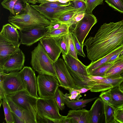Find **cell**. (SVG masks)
Segmentation results:
<instances>
[{
    "label": "cell",
    "mask_w": 123,
    "mask_h": 123,
    "mask_svg": "<svg viewBox=\"0 0 123 123\" xmlns=\"http://www.w3.org/2000/svg\"><path fill=\"white\" fill-rule=\"evenodd\" d=\"M37 90L39 98H54L59 86L55 76L49 74H39L37 77Z\"/></svg>",
    "instance_id": "8992f818"
},
{
    "label": "cell",
    "mask_w": 123,
    "mask_h": 123,
    "mask_svg": "<svg viewBox=\"0 0 123 123\" xmlns=\"http://www.w3.org/2000/svg\"><path fill=\"white\" fill-rule=\"evenodd\" d=\"M115 119L117 123H123V109H117L115 115Z\"/></svg>",
    "instance_id": "ee69618b"
},
{
    "label": "cell",
    "mask_w": 123,
    "mask_h": 123,
    "mask_svg": "<svg viewBox=\"0 0 123 123\" xmlns=\"http://www.w3.org/2000/svg\"><path fill=\"white\" fill-rule=\"evenodd\" d=\"M19 72L26 90L33 96L39 98L37 93V77L35 72L31 67L28 66L24 67Z\"/></svg>",
    "instance_id": "5bb4252c"
},
{
    "label": "cell",
    "mask_w": 123,
    "mask_h": 123,
    "mask_svg": "<svg viewBox=\"0 0 123 123\" xmlns=\"http://www.w3.org/2000/svg\"><path fill=\"white\" fill-rule=\"evenodd\" d=\"M82 12L80 9H74L67 11L62 14L57 20L62 23L67 24L69 20L77 13Z\"/></svg>",
    "instance_id": "f546056e"
},
{
    "label": "cell",
    "mask_w": 123,
    "mask_h": 123,
    "mask_svg": "<svg viewBox=\"0 0 123 123\" xmlns=\"http://www.w3.org/2000/svg\"><path fill=\"white\" fill-rule=\"evenodd\" d=\"M0 97L8 96L26 89L20 72L6 73L0 71Z\"/></svg>",
    "instance_id": "277c9868"
},
{
    "label": "cell",
    "mask_w": 123,
    "mask_h": 123,
    "mask_svg": "<svg viewBox=\"0 0 123 123\" xmlns=\"http://www.w3.org/2000/svg\"><path fill=\"white\" fill-rule=\"evenodd\" d=\"M80 94L78 93L69 95L68 94L66 93L65 94H64V96L65 97L71 100L78 99L82 96Z\"/></svg>",
    "instance_id": "bcb514c9"
},
{
    "label": "cell",
    "mask_w": 123,
    "mask_h": 123,
    "mask_svg": "<svg viewBox=\"0 0 123 123\" xmlns=\"http://www.w3.org/2000/svg\"><path fill=\"white\" fill-rule=\"evenodd\" d=\"M123 50V46L117 49L108 55L91 63L87 66L86 69L89 74L95 69L107 63L111 56L118 52Z\"/></svg>",
    "instance_id": "603a6c76"
},
{
    "label": "cell",
    "mask_w": 123,
    "mask_h": 123,
    "mask_svg": "<svg viewBox=\"0 0 123 123\" xmlns=\"http://www.w3.org/2000/svg\"><path fill=\"white\" fill-rule=\"evenodd\" d=\"M90 123H101L105 121L104 102L100 98L96 100L89 111Z\"/></svg>",
    "instance_id": "2e32d148"
},
{
    "label": "cell",
    "mask_w": 123,
    "mask_h": 123,
    "mask_svg": "<svg viewBox=\"0 0 123 123\" xmlns=\"http://www.w3.org/2000/svg\"><path fill=\"white\" fill-rule=\"evenodd\" d=\"M113 64V63H106L95 69L89 75L104 77L106 72Z\"/></svg>",
    "instance_id": "d6a6232c"
},
{
    "label": "cell",
    "mask_w": 123,
    "mask_h": 123,
    "mask_svg": "<svg viewBox=\"0 0 123 123\" xmlns=\"http://www.w3.org/2000/svg\"><path fill=\"white\" fill-rule=\"evenodd\" d=\"M85 3L86 8V12L92 13L94 9L98 5L102 4L104 0H81Z\"/></svg>",
    "instance_id": "1f68e13d"
},
{
    "label": "cell",
    "mask_w": 123,
    "mask_h": 123,
    "mask_svg": "<svg viewBox=\"0 0 123 123\" xmlns=\"http://www.w3.org/2000/svg\"><path fill=\"white\" fill-rule=\"evenodd\" d=\"M25 6L22 13L9 16L8 21L21 31L37 27H45L50 21L34 9L30 3L23 0Z\"/></svg>",
    "instance_id": "7a4b0ae2"
},
{
    "label": "cell",
    "mask_w": 123,
    "mask_h": 123,
    "mask_svg": "<svg viewBox=\"0 0 123 123\" xmlns=\"http://www.w3.org/2000/svg\"><path fill=\"white\" fill-rule=\"evenodd\" d=\"M25 1L31 4L32 5L36 4L37 3H39L41 4L42 2L44 0H25Z\"/></svg>",
    "instance_id": "681fc988"
},
{
    "label": "cell",
    "mask_w": 123,
    "mask_h": 123,
    "mask_svg": "<svg viewBox=\"0 0 123 123\" xmlns=\"http://www.w3.org/2000/svg\"><path fill=\"white\" fill-rule=\"evenodd\" d=\"M53 64L59 86H65L78 89L74 80L69 73L64 60L58 58Z\"/></svg>",
    "instance_id": "30bf717a"
},
{
    "label": "cell",
    "mask_w": 123,
    "mask_h": 123,
    "mask_svg": "<svg viewBox=\"0 0 123 123\" xmlns=\"http://www.w3.org/2000/svg\"><path fill=\"white\" fill-rule=\"evenodd\" d=\"M54 98L59 110L62 111L65 108V101L64 94L58 88L54 95Z\"/></svg>",
    "instance_id": "4dcf8cb0"
},
{
    "label": "cell",
    "mask_w": 123,
    "mask_h": 123,
    "mask_svg": "<svg viewBox=\"0 0 123 123\" xmlns=\"http://www.w3.org/2000/svg\"><path fill=\"white\" fill-rule=\"evenodd\" d=\"M62 56L68 71L73 77H89L90 75L86 69L87 66L78 59L69 54Z\"/></svg>",
    "instance_id": "7c38bea8"
},
{
    "label": "cell",
    "mask_w": 123,
    "mask_h": 123,
    "mask_svg": "<svg viewBox=\"0 0 123 123\" xmlns=\"http://www.w3.org/2000/svg\"><path fill=\"white\" fill-rule=\"evenodd\" d=\"M48 29L46 27H37L20 31L21 44L30 46L46 36Z\"/></svg>",
    "instance_id": "8fae6325"
},
{
    "label": "cell",
    "mask_w": 123,
    "mask_h": 123,
    "mask_svg": "<svg viewBox=\"0 0 123 123\" xmlns=\"http://www.w3.org/2000/svg\"><path fill=\"white\" fill-rule=\"evenodd\" d=\"M75 47L77 55L85 57L86 56L83 51V47L81 46L74 33L72 34Z\"/></svg>",
    "instance_id": "d590c367"
},
{
    "label": "cell",
    "mask_w": 123,
    "mask_h": 123,
    "mask_svg": "<svg viewBox=\"0 0 123 123\" xmlns=\"http://www.w3.org/2000/svg\"><path fill=\"white\" fill-rule=\"evenodd\" d=\"M87 57L91 62L100 59L123 46V19L101 25L94 37L84 43Z\"/></svg>",
    "instance_id": "6da1fadb"
},
{
    "label": "cell",
    "mask_w": 123,
    "mask_h": 123,
    "mask_svg": "<svg viewBox=\"0 0 123 123\" xmlns=\"http://www.w3.org/2000/svg\"><path fill=\"white\" fill-rule=\"evenodd\" d=\"M25 9L24 2V4H23L21 0H18L16 3L13 7V10L15 15L22 13L24 11Z\"/></svg>",
    "instance_id": "ab89813d"
},
{
    "label": "cell",
    "mask_w": 123,
    "mask_h": 123,
    "mask_svg": "<svg viewBox=\"0 0 123 123\" xmlns=\"http://www.w3.org/2000/svg\"><path fill=\"white\" fill-rule=\"evenodd\" d=\"M89 78L92 80H98L104 79L105 77L99 76H94L90 75Z\"/></svg>",
    "instance_id": "f907efd6"
},
{
    "label": "cell",
    "mask_w": 123,
    "mask_h": 123,
    "mask_svg": "<svg viewBox=\"0 0 123 123\" xmlns=\"http://www.w3.org/2000/svg\"><path fill=\"white\" fill-rule=\"evenodd\" d=\"M40 42L31 52V64L32 68L39 74H47L56 77L53 64Z\"/></svg>",
    "instance_id": "3957f363"
},
{
    "label": "cell",
    "mask_w": 123,
    "mask_h": 123,
    "mask_svg": "<svg viewBox=\"0 0 123 123\" xmlns=\"http://www.w3.org/2000/svg\"><path fill=\"white\" fill-rule=\"evenodd\" d=\"M21 43H13L0 36V66L8 58L19 48Z\"/></svg>",
    "instance_id": "e0dca14e"
},
{
    "label": "cell",
    "mask_w": 123,
    "mask_h": 123,
    "mask_svg": "<svg viewBox=\"0 0 123 123\" xmlns=\"http://www.w3.org/2000/svg\"><path fill=\"white\" fill-rule=\"evenodd\" d=\"M69 26L67 24L62 23L59 28L47 33L46 36L54 37L68 34Z\"/></svg>",
    "instance_id": "83f0119b"
},
{
    "label": "cell",
    "mask_w": 123,
    "mask_h": 123,
    "mask_svg": "<svg viewBox=\"0 0 123 123\" xmlns=\"http://www.w3.org/2000/svg\"><path fill=\"white\" fill-rule=\"evenodd\" d=\"M119 87L122 91L123 92V80L119 85Z\"/></svg>",
    "instance_id": "816d5d0a"
},
{
    "label": "cell",
    "mask_w": 123,
    "mask_h": 123,
    "mask_svg": "<svg viewBox=\"0 0 123 123\" xmlns=\"http://www.w3.org/2000/svg\"><path fill=\"white\" fill-rule=\"evenodd\" d=\"M52 37L55 40L61 49L62 55H66L68 54L69 42L68 33Z\"/></svg>",
    "instance_id": "484cf974"
},
{
    "label": "cell",
    "mask_w": 123,
    "mask_h": 123,
    "mask_svg": "<svg viewBox=\"0 0 123 123\" xmlns=\"http://www.w3.org/2000/svg\"><path fill=\"white\" fill-rule=\"evenodd\" d=\"M66 117L71 123H90L89 111L85 109L72 110L68 111Z\"/></svg>",
    "instance_id": "ffe728a7"
},
{
    "label": "cell",
    "mask_w": 123,
    "mask_h": 123,
    "mask_svg": "<svg viewBox=\"0 0 123 123\" xmlns=\"http://www.w3.org/2000/svg\"><path fill=\"white\" fill-rule=\"evenodd\" d=\"M12 112L14 121V123H24V122L18 117L14 113Z\"/></svg>",
    "instance_id": "c3c4849f"
},
{
    "label": "cell",
    "mask_w": 123,
    "mask_h": 123,
    "mask_svg": "<svg viewBox=\"0 0 123 123\" xmlns=\"http://www.w3.org/2000/svg\"><path fill=\"white\" fill-rule=\"evenodd\" d=\"M111 97L110 105L116 110L123 108V92L120 89L119 85L110 89Z\"/></svg>",
    "instance_id": "7402d4cb"
},
{
    "label": "cell",
    "mask_w": 123,
    "mask_h": 123,
    "mask_svg": "<svg viewBox=\"0 0 123 123\" xmlns=\"http://www.w3.org/2000/svg\"><path fill=\"white\" fill-rule=\"evenodd\" d=\"M18 0H3L1 5L4 8L8 10L13 15H15L13 11L14 6Z\"/></svg>",
    "instance_id": "8d00e7d4"
},
{
    "label": "cell",
    "mask_w": 123,
    "mask_h": 123,
    "mask_svg": "<svg viewBox=\"0 0 123 123\" xmlns=\"http://www.w3.org/2000/svg\"><path fill=\"white\" fill-rule=\"evenodd\" d=\"M110 6L121 13H123V1L122 0H105Z\"/></svg>",
    "instance_id": "836d02e7"
},
{
    "label": "cell",
    "mask_w": 123,
    "mask_h": 123,
    "mask_svg": "<svg viewBox=\"0 0 123 123\" xmlns=\"http://www.w3.org/2000/svg\"><path fill=\"white\" fill-rule=\"evenodd\" d=\"M105 77L100 80L91 79L88 83V88L91 92H103L120 85L123 80L120 75Z\"/></svg>",
    "instance_id": "9c48e42d"
},
{
    "label": "cell",
    "mask_w": 123,
    "mask_h": 123,
    "mask_svg": "<svg viewBox=\"0 0 123 123\" xmlns=\"http://www.w3.org/2000/svg\"><path fill=\"white\" fill-rule=\"evenodd\" d=\"M62 24L57 20L50 21L49 25L46 27L48 29L47 33L59 28Z\"/></svg>",
    "instance_id": "b9f144b4"
},
{
    "label": "cell",
    "mask_w": 123,
    "mask_h": 123,
    "mask_svg": "<svg viewBox=\"0 0 123 123\" xmlns=\"http://www.w3.org/2000/svg\"></svg>",
    "instance_id": "11a10c76"
},
{
    "label": "cell",
    "mask_w": 123,
    "mask_h": 123,
    "mask_svg": "<svg viewBox=\"0 0 123 123\" xmlns=\"http://www.w3.org/2000/svg\"><path fill=\"white\" fill-rule=\"evenodd\" d=\"M86 12H80L75 14L67 23L69 27V26L76 24L80 21L83 18Z\"/></svg>",
    "instance_id": "74e56055"
},
{
    "label": "cell",
    "mask_w": 123,
    "mask_h": 123,
    "mask_svg": "<svg viewBox=\"0 0 123 123\" xmlns=\"http://www.w3.org/2000/svg\"><path fill=\"white\" fill-rule=\"evenodd\" d=\"M65 103L67 106L72 110L81 109L86 106V104L96 99L95 97L88 99L70 100L64 97Z\"/></svg>",
    "instance_id": "cb8c5ba5"
},
{
    "label": "cell",
    "mask_w": 123,
    "mask_h": 123,
    "mask_svg": "<svg viewBox=\"0 0 123 123\" xmlns=\"http://www.w3.org/2000/svg\"><path fill=\"white\" fill-rule=\"evenodd\" d=\"M2 104L4 109L5 120L7 123H14L12 112L5 97L2 100Z\"/></svg>",
    "instance_id": "f1b7e54d"
},
{
    "label": "cell",
    "mask_w": 123,
    "mask_h": 123,
    "mask_svg": "<svg viewBox=\"0 0 123 123\" xmlns=\"http://www.w3.org/2000/svg\"><path fill=\"white\" fill-rule=\"evenodd\" d=\"M5 98L12 112L18 117L24 123H37L34 115L16 105L8 96H5Z\"/></svg>",
    "instance_id": "ac0fdd59"
},
{
    "label": "cell",
    "mask_w": 123,
    "mask_h": 123,
    "mask_svg": "<svg viewBox=\"0 0 123 123\" xmlns=\"http://www.w3.org/2000/svg\"><path fill=\"white\" fill-rule=\"evenodd\" d=\"M37 108V114L52 120L54 123H60L65 116L60 114L59 108L54 98H38Z\"/></svg>",
    "instance_id": "5b68a950"
},
{
    "label": "cell",
    "mask_w": 123,
    "mask_h": 123,
    "mask_svg": "<svg viewBox=\"0 0 123 123\" xmlns=\"http://www.w3.org/2000/svg\"><path fill=\"white\" fill-rule=\"evenodd\" d=\"M104 102L105 123H117L115 119L117 110L110 105Z\"/></svg>",
    "instance_id": "4316f807"
},
{
    "label": "cell",
    "mask_w": 123,
    "mask_h": 123,
    "mask_svg": "<svg viewBox=\"0 0 123 123\" xmlns=\"http://www.w3.org/2000/svg\"><path fill=\"white\" fill-rule=\"evenodd\" d=\"M120 76L123 79V71L120 73Z\"/></svg>",
    "instance_id": "db71d44e"
},
{
    "label": "cell",
    "mask_w": 123,
    "mask_h": 123,
    "mask_svg": "<svg viewBox=\"0 0 123 123\" xmlns=\"http://www.w3.org/2000/svg\"><path fill=\"white\" fill-rule=\"evenodd\" d=\"M123 70V56L117 58L113 65L107 70L104 77L120 75Z\"/></svg>",
    "instance_id": "d4e9b609"
},
{
    "label": "cell",
    "mask_w": 123,
    "mask_h": 123,
    "mask_svg": "<svg viewBox=\"0 0 123 123\" xmlns=\"http://www.w3.org/2000/svg\"><path fill=\"white\" fill-rule=\"evenodd\" d=\"M48 55L53 62L59 58L61 51L52 37L45 36L39 40Z\"/></svg>",
    "instance_id": "9a60e30c"
},
{
    "label": "cell",
    "mask_w": 123,
    "mask_h": 123,
    "mask_svg": "<svg viewBox=\"0 0 123 123\" xmlns=\"http://www.w3.org/2000/svg\"><path fill=\"white\" fill-rule=\"evenodd\" d=\"M123 1V0H122Z\"/></svg>",
    "instance_id": "9f6ffc18"
},
{
    "label": "cell",
    "mask_w": 123,
    "mask_h": 123,
    "mask_svg": "<svg viewBox=\"0 0 123 123\" xmlns=\"http://www.w3.org/2000/svg\"><path fill=\"white\" fill-rule=\"evenodd\" d=\"M73 5L75 9H80L82 12H86V8L84 2L81 0H74Z\"/></svg>",
    "instance_id": "7bdbcfd3"
},
{
    "label": "cell",
    "mask_w": 123,
    "mask_h": 123,
    "mask_svg": "<svg viewBox=\"0 0 123 123\" xmlns=\"http://www.w3.org/2000/svg\"><path fill=\"white\" fill-rule=\"evenodd\" d=\"M97 22L92 13L86 12L83 18L76 24L69 27V33H74L81 46L83 47L84 40L92 27Z\"/></svg>",
    "instance_id": "52a82bcc"
},
{
    "label": "cell",
    "mask_w": 123,
    "mask_h": 123,
    "mask_svg": "<svg viewBox=\"0 0 123 123\" xmlns=\"http://www.w3.org/2000/svg\"><path fill=\"white\" fill-rule=\"evenodd\" d=\"M72 4V1H70L66 3H62L58 1L49 2L40 4L54 8H58L69 6Z\"/></svg>",
    "instance_id": "e575fe53"
},
{
    "label": "cell",
    "mask_w": 123,
    "mask_h": 123,
    "mask_svg": "<svg viewBox=\"0 0 123 123\" xmlns=\"http://www.w3.org/2000/svg\"><path fill=\"white\" fill-rule=\"evenodd\" d=\"M31 5L36 10L50 21L54 20L56 16L72 9L71 6L58 8H54L40 4Z\"/></svg>",
    "instance_id": "d6986e66"
},
{
    "label": "cell",
    "mask_w": 123,
    "mask_h": 123,
    "mask_svg": "<svg viewBox=\"0 0 123 123\" xmlns=\"http://www.w3.org/2000/svg\"></svg>",
    "instance_id": "6f0895ef"
},
{
    "label": "cell",
    "mask_w": 123,
    "mask_h": 123,
    "mask_svg": "<svg viewBox=\"0 0 123 123\" xmlns=\"http://www.w3.org/2000/svg\"><path fill=\"white\" fill-rule=\"evenodd\" d=\"M99 97L104 102L110 105L111 101V97L110 89L106 91L102 92Z\"/></svg>",
    "instance_id": "60d3db41"
},
{
    "label": "cell",
    "mask_w": 123,
    "mask_h": 123,
    "mask_svg": "<svg viewBox=\"0 0 123 123\" xmlns=\"http://www.w3.org/2000/svg\"><path fill=\"white\" fill-rule=\"evenodd\" d=\"M12 25L7 24L4 25L0 33V36L6 40L13 43H18L20 39L19 32Z\"/></svg>",
    "instance_id": "44dd1931"
},
{
    "label": "cell",
    "mask_w": 123,
    "mask_h": 123,
    "mask_svg": "<svg viewBox=\"0 0 123 123\" xmlns=\"http://www.w3.org/2000/svg\"><path fill=\"white\" fill-rule=\"evenodd\" d=\"M123 56V50L121 51L117 58H120Z\"/></svg>",
    "instance_id": "f5cc1de1"
},
{
    "label": "cell",
    "mask_w": 123,
    "mask_h": 123,
    "mask_svg": "<svg viewBox=\"0 0 123 123\" xmlns=\"http://www.w3.org/2000/svg\"><path fill=\"white\" fill-rule=\"evenodd\" d=\"M36 119L37 123H54L52 120L48 118L41 117L37 114L36 116Z\"/></svg>",
    "instance_id": "f6af8a7d"
},
{
    "label": "cell",
    "mask_w": 123,
    "mask_h": 123,
    "mask_svg": "<svg viewBox=\"0 0 123 123\" xmlns=\"http://www.w3.org/2000/svg\"><path fill=\"white\" fill-rule=\"evenodd\" d=\"M25 61V55L19 48L0 66V71L6 73L18 72L22 69Z\"/></svg>",
    "instance_id": "4fadbf2b"
},
{
    "label": "cell",
    "mask_w": 123,
    "mask_h": 123,
    "mask_svg": "<svg viewBox=\"0 0 123 123\" xmlns=\"http://www.w3.org/2000/svg\"><path fill=\"white\" fill-rule=\"evenodd\" d=\"M69 42L68 54L78 59L72 34L68 33Z\"/></svg>",
    "instance_id": "f35d334b"
},
{
    "label": "cell",
    "mask_w": 123,
    "mask_h": 123,
    "mask_svg": "<svg viewBox=\"0 0 123 123\" xmlns=\"http://www.w3.org/2000/svg\"><path fill=\"white\" fill-rule=\"evenodd\" d=\"M122 51L118 52L112 56L106 63H114L115 61L117 59L118 56Z\"/></svg>",
    "instance_id": "7dc6e473"
},
{
    "label": "cell",
    "mask_w": 123,
    "mask_h": 123,
    "mask_svg": "<svg viewBox=\"0 0 123 123\" xmlns=\"http://www.w3.org/2000/svg\"><path fill=\"white\" fill-rule=\"evenodd\" d=\"M6 96L9 97L16 105L34 115L36 118L37 112V103L38 98L31 95L25 90Z\"/></svg>",
    "instance_id": "ba28073f"
}]
</instances>
